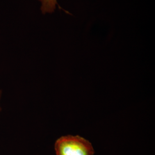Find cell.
<instances>
[{"label":"cell","instance_id":"1","mask_svg":"<svg viewBox=\"0 0 155 155\" xmlns=\"http://www.w3.org/2000/svg\"><path fill=\"white\" fill-rule=\"evenodd\" d=\"M56 155H94L91 143L79 136L67 135L56 141Z\"/></svg>","mask_w":155,"mask_h":155},{"label":"cell","instance_id":"2","mask_svg":"<svg viewBox=\"0 0 155 155\" xmlns=\"http://www.w3.org/2000/svg\"><path fill=\"white\" fill-rule=\"evenodd\" d=\"M41 3V11L43 14L52 13L55 10L57 0H39Z\"/></svg>","mask_w":155,"mask_h":155},{"label":"cell","instance_id":"3","mask_svg":"<svg viewBox=\"0 0 155 155\" xmlns=\"http://www.w3.org/2000/svg\"><path fill=\"white\" fill-rule=\"evenodd\" d=\"M1 91H0V96H1ZM0 111H1V107H0Z\"/></svg>","mask_w":155,"mask_h":155}]
</instances>
